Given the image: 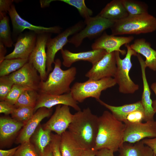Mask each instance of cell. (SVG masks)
Returning a JSON list of instances; mask_svg holds the SVG:
<instances>
[{
	"instance_id": "30bf717a",
	"label": "cell",
	"mask_w": 156,
	"mask_h": 156,
	"mask_svg": "<svg viewBox=\"0 0 156 156\" xmlns=\"http://www.w3.org/2000/svg\"><path fill=\"white\" fill-rule=\"evenodd\" d=\"M51 34L44 33L37 35L35 47L30 54L28 62L31 64L38 72L41 81H45L48 75L46 70L47 59L46 44L51 38Z\"/></svg>"
},
{
	"instance_id": "277c9868",
	"label": "cell",
	"mask_w": 156,
	"mask_h": 156,
	"mask_svg": "<svg viewBox=\"0 0 156 156\" xmlns=\"http://www.w3.org/2000/svg\"><path fill=\"white\" fill-rule=\"evenodd\" d=\"M112 34H139L156 30V18L148 13L127 17L115 22L110 28Z\"/></svg>"
},
{
	"instance_id": "f1b7e54d",
	"label": "cell",
	"mask_w": 156,
	"mask_h": 156,
	"mask_svg": "<svg viewBox=\"0 0 156 156\" xmlns=\"http://www.w3.org/2000/svg\"><path fill=\"white\" fill-rule=\"evenodd\" d=\"M28 62V59H5L0 63V76L9 75L19 70Z\"/></svg>"
},
{
	"instance_id": "4fadbf2b",
	"label": "cell",
	"mask_w": 156,
	"mask_h": 156,
	"mask_svg": "<svg viewBox=\"0 0 156 156\" xmlns=\"http://www.w3.org/2000/svg\"><path fill=\"white\" fill-rule=\"evenodd\" d=\"M74 117L69 106L59 105L56 107L55 112L42 127L44 129L53 131L61 135L66 131Z\"/></svg>"
},
{
	"instance_id": "7dc6e473",
	"label": "cell",
	"mask_w": 156,
	"mask_h": 156,
	"mask_svg": "<svg viewBox=\"0 0 156 156\" xmlns=\"http://www.w3.org/2000/svg\"><path fill=\"white\" fill-rule=\"evenodd\" d=\"M40 156H53L50 144L46 148L44 153L40 155Z\"/></svg>"
},
{
	"instance_id": "c3c4849f",
	"label": "cell",
	"mask_w": 156,
	"mask_h": 156,
	"mask_svg": "<svg viewBox=\"0 0 156 156\" xmlns=\"http://www.w3.org/2000/svg\"><path fill=\"white\" fill-rule=\"evenodd\" d=\"M56 1L55 0H40V1L41 7L44 8L49 6L50 3L53 1Z\"/></svg>"
},
{
	"instance_id": "d6986e66",
	"label": "cell",
	"mask_w": 156,
	"mask_h": 156,
	"mask_svg": "<svg viewBox=\"0 0 156 156\" xmlns=\"http://www.w3.org/2000/svg\"><path fill=\"white\" fill-rule=\"evenodd\" d=\"M52 112V108L42 107L38 109L32 117L24 124L16 138L17 143L21 144L30 141V139L41 121L49 116Z\"/></svg>"
},
{
	"instance_id": "b9f144b4",
	"label": "cell",
	"mask_w": 156,
	"mask_h": 156,
	"mask_svg": "<svg viewBox=\"0 0 156 156\" xmlns=\"http://www.w3.org/2000/svg\"><path fill=\"white\" fill-rule=\"evenodd\" d=\"M19 146L8 150H0V156H13Z\"/></svg>"
},
{
	"instance_id": "f35d334b",
	"label": "cell",
	"mask_w": 156,
	"mask_h": 156,
	"mask_svg": "<svg viewBox=\"0 0 156 156\" xmlns=\"http://www.w3.org/2000/svg\"><path fill=\"white\" fill-rule=\"evenodd\" d=\"M16 107L14 105L5 101L0 102V113L6 115L11 114Z\"/></svg>"
},
{
	"instance_id": "3957f363",
	"label": "cell",
	"mask_w": 156,
	"mask_h": 156,
	"mask_svg": "<svg viewBox=\"0 0 156 156\" xmlns=\"http://www.w3.org/2000/svg\"><path fill=\"white\" fill-rule=\"evenodd\" d=\"M54 64V68L46 80L40 81L38 90L40 93L61 95L70 92V85L75 78L76 68L72 67L62 70L61 61L58 58L55 60Z\"/></svg>"
},
{
	"instance_id": "484cf974",
	"label": "cell",
	"mask_w": 156,
	"mask_h": 156,
	"mask_svg": "<svg viewBox=\"0 0 156 156\" xmlns=\"http://www.w3.org/2000/svg\"><path fill=\"white\" fill-rule=\"evenodd\" d=\"M118 151V156H154L152 150L142 140L134 143L124 142Z\"/></svg>"
},
{
	"instance_id": "836d02e7",
	"label": "cell",
	"mask_w": 156,
	"mask_h": 156,
	"mask_svg": "<svg viewBox=\"0 0 156 156\" xmlns=\"http://www.w3.org/2000/svg\"><path fill=\"white\" fill-rule=\"evenodd\" d=\"M13 156H40L34 145L30 141L19 145Z\"/></svg>"
},
{
	"instance_id": "603a6c76",
	"label": "cell",
	"mask_w": 156,
	"mask_h": 156,
	"mask_svg": "<svg viewBox=\"0 0 156 156\" xmlns=\"http://www.w3.org/2000/svg\"><path fill=\"white\" fill-rule=\"evenodd\" d=\"M98 15L115 22L124 19L129 16L121 0H113L111 1Z\"/></svg>"
},
{
	"instance_id": "44dd1931",
	"label": "cell",
	"mask_w": 156,
	"mask_h": 156,
	"mask_svg": "<svg viewBox=\"0 0 156 156\" xmlns=\"http://www.w3.org/2000/svg\"><path fill=\"white\" fill-rule=\"evenodd\" d=\"M130 46L137 53L141 54L146 58L144 62L146 67L156 71V51L151 47L149 42L144 38H138Z\"/></svg>"
},
{
	"instance_id": "60d3db41",
	"label": "cell",
	"mask_w": 156,
	"mask_h": 156,
	"mask_svg": "<svg viewBox=\"0 0 156 156\" xmlns=\"http://www.w3.org/2000/svg\"><path fill=\"white\" fill-rule=\"evenodd\" d=\"M142 140L144 144L152 150L154 156H156V136L152 138H146Z\"/></svg>"
},
{
	"instance_id": "8992f818",
	"label": "cell",
	"mask_w": 156,
	"mask_h": 156,
	"mask_svg": "<svg viewBox=\"0 0 156 156\" xmlns=\"http://www.w3.org/2000/svg\"><path fill=\"white\" fill-rule=\"evenodd\" d=\"M114 78L109 77L99 80L88 79L84 82H76L71 88L70 92L75 100L82 103L89 97L100 99L102 91L116 84Z\"/></svg>"
},
{
	"instance_id": "f6af8a7d",
	"label": "cell",
	"mask_w": 156,
	"mask_h": 156,
	"mask_svg": "<svg viewBox=\"0 0 156 156\" xmlns=\"http://www.w3.org/2000/svg\"><path fill=\"white\" fill-rule=\"evenodd\" d=\"M97 151L94 148L85 150L81 156H96Z\"/></svg>"
},
{
	"instance_id": "4dcf8cb0",
	"label": "cell",
	"mask_w": 156,
	"mask_h": 156,
	"mask_svg": "<svg viewBox=\"0 0 156 156\" xmlns=\"http://www.w3.org/2000/svg\"><path fill=\"white\" fill-rule=\"evenodd\" d=\"M129 16L148 13V7L145 3L136 0H121Z\"/></svg>"
},
{
	"instance_id": "52a82bcc",
	"label": "cell",
	"mask_w": 156,
	"mask_h": 156,
	"mask_svg": "<svg viewBox=\"0 0 156 156\" xmlns=\"http://www.w3.org/2000/svg\"><path fill=\"white\" fill-rule=\"evenodd\" d=\"M84 22L85 24L84 28L68 39V42L76 47H79L86 38L92 39L101 36L106 29L110 28L115 22L98 14L85 20Z\"/></svg>"
},
{
	"instance_id": "8fae6325",
	"label": "cell",
	"mask_w": 156,
	"mask_h": 156,
	"mask_svg": "<svg viewBox=\"0 0 156 156\" xmlns=\"http://www.w3.org/2000/svg\"><path fill=\"white\" fill-rule=\"evenodd\" d=\"M12 22L13 35L17 37L25 29H28L37 35L44 33L58 34L61 33L62 28L59 26L46 27L34 25L22 18L17 12L13 4L8 12Z\"/></svg>"
},
{
	"instance_id": "5bb4252c",
	"label": "cell",
	"mask_w": 156,
	"mask_h": 156,
	"mask_svg": "<svg viewBox=\"0 0 156 156\" xmlns=\"http://www.w3.org/2000/svg\"><path fill=\"white\" fill-rule=\"evenodd\" d=\"M37 72L33 65L28 62L20 69L8 76L14 84L38 91L41 80Z\"/></svg>"
},
{
	"instance_id": "e0dca14e",
	"label": "cell",
	"mask_w": 156,
	"mask_h": 156,
	"mask_svg": "<svg viewBox=\"0 0 156 156\" xmlns=\"http://www.w3.org/2000/svg\"><path fill=\"white\" fill-rule=\"evenodd\" d=\"M59 105L70 106L77 111L81 110L78 102L73 99L70 92L61 95L40 93L34 108V112L41 107L51 109Z\"/></svg>"
},
{
	"instance_id": "7a4b0ae2",
	"label": "cell",
	"mask_w": 156,
	"mask_h": 156,
	"mask_svg": "<svg viewBox=\"0 0 156 156\" xmlns=\"http://www.w3.org/2000/svg\"><path fill=\"white\" fill-rule=\"evenodd\" d=\"M98 117L89 107L77 111L68 131L85 150L93 148L98 129Z\"/></svg>"
},
{
	"instance_id": "9c48e42d",
	"label": "cell",
	"mask_w": 156,
	"mask_h": 156,
	"mask_svg": "<svg viewBox=\"0 0 156 156\" xmlns=\"http://www.w3.org/2000/svg\"><path fill=\"white\" fill-rule=\"evenodd\" d=\"M124 123L125 125L124 142L134 143L146 138L156 136V120L148 121L144 123H132L127 121Z\"/></svg>"
},
{
	"instance_id": "74e56055",
	"label": "cell",
	"mask_w": 156,
	"mask_h": 156,
	"mask_svg": "<svg viewBox=\"0 0 156 156\" xmlns=\"http://www.w3.org/2000/svg\"><path fill=\"white\" fill-rule=\"evenodd\" d=\"M144 111L136 110L130 113L127 116L125 121L132 123H140L142 122V120H144Z\"/></svg>"
},
{
	"instance_id": "d4e9b609",
	"label": "cell",
	"mask_w": 156,
	"mask_h": 156,
	"mask_svg": "<svg viewBox=\"0 0 156 156\" xmlns=\"http://www.w3.org/2000/svg\"><path fill=\"white\" fill-rule=\"evenodd\" d=\"M24 124L8 117L0 118V143L5 142L14 136L23 127Z\"/></svg>"
},
{
	"instance_id": "7bdbcfd3",
	"label": "cell",
	"mask_w": 156,
	"mask_h": 156,
	"mask_svg": "<svg viewBox=\"0 0 156 156\" xmlns=\"http://www.w3.org/2000/svg\"><path fill=\"white\" fill-rule=\"evenodd\" d=\"M114 152L107 148H102L97 151L96 156H114Z\"/></svg>"
},
{
	"instance_id": "ac0fdd59",
	"label": "cell",
	"mask_w": 156,
	"mask_h": 156,
	"mask_svg": "<svg viewBox=\"0 0 156 156\" xmlns=\"http://www.w3.org/2000/svg\"><path fill=\"white\" fill-rule=\"evenodd\" d=\"M63 58L62 64L66 67H70L74 63L79 61H84L91 63L92 65L101 60L107 53L103 49L74 53L67 49L60 50Z\"/></svg>"
},
{
	"instance_id": "bcb514c9",
	"label": "cell",
	"mask_w": 156,
	"mask_h": 156,
	"mask_svg": "<svg viewBox=\"0 0 156 156\" xmlns=\"http://www.w3.org/2000/svg\"><path fill=\"white\" fill-rule=\"evenodd\" d=\"M151 88L153 90L156 96V82L153 83L151 86ZM152 107L154 112L156 113V99L153 101Z\"/></svg>"
},
{
	"instance_id": "d6a6232c",
	"label": "cell",
	"mask_w": 156,
	"mask_h": 156,
	"mask_svg": "<svg viewBox=\"0 0 156 156\" xmlns=\"http://www.w3.org/2000/svg\"><path fill=\"white\" fill-rule=\"evenodd\" d=\"M75 8L80 15L85 20L91 17L93 14L92 10L88 8L84 0H58Z\"/></svg>"
},
{
	"instance_id": "7c38bea8",
	"label": "cell",
	"mask_w": 156,
	"mask_h": 156,
	"mask_svg": "<svg viewBox=\"0 0 156 156\" xmlns=\"http://www.w3.org/2000/svg\"><path fill=\"white\" fill-rule=\"evenodd\" d=\"M117 69L115 52L107 53L86 74L88 79L94 80L114 77Z\"/></svg>"
},
{
	"instance_id": "ffe728a7",
	"label": "cell",
	"mask_w": 156,
	"mask_h": 156,
	"mask_svg": "<svg viewBox=\"0 0 156 156\" xmlns=\"http://www.w3.org/2000/svg\"><path fill=\"white\" fill-rule=\"evenodd\" d=\"M140 65L143 83V91L141 101L144 109V120L146 122L154 120L155 113L152 107L153 101L151 99V92L146 79V68L144 61L140 54L137 53L136 56Z\"/></svg>"
},
{
	"instance_id": "6da1fadb",
	"label": "cell",
	"mask_w": 156,
	"mask_h": 156,
	"mask_svg": "<svg viewBox=\"0 0 156 156\" xmlns=\"http://www.w3.org/2000/svg\"><path fill=\"white\" fill-rule=\"evenodd\" d=\"M124 123L116 119L111 112L104 111L98 117V129L94 149L107 148L114 152L124 143Z\"/></svg>"
},
{
	"instance_id": "f546056e",
	"label": "cell",
	"mask_w": 156,
	"mask_h": 156,
	"mask_svg": "<svg viewBox=\"0 0 156 156\" xmlns=\"http://www.w3.org/2000/svg\"><path fill=\"white\" fill-rule=\"evenodd\" d=\"M39 94L37 91L28 89L21 94L14 105L16 108L28 107L34 108Z\"/></svg>"
},
{
	"instance_id": "9a60e30c",
	"label": "cell",
	"mask_w": 156,
	"mask_h": 156,
	"mask_svg": "<svg viewBox=\"0 0 156 156\" xmlns=\"http://www.w3.org/2000/svg\"><path fill=\"white\" fill-rule=\"evenodd\" d=\"M134 39V37L132 36H118L108 34L104 31L92 44L91 48L92 50L104 49L108 53L118 51L124 55L126 54V51L125 50L121 49L120 47L124 44H129Z\"/></svg>"
},
{
	"instance_id": "e575fe53",
	"label": "cell",
	"mask_w": 156,
	"mask_h": 156,
	"mask_svg": "<svg viewBox=\"0 0 156 156\" xmlns=\"http://www.w3.org/2000/svg\"><path fill=\"white\" fill-rule=\"evenodd\" d=\"M29 89L21 85L14 84L4 100L14 105L22 93Z\"/></svg>"
},
{
	"instance_id": "ba28073f",
	"label": "cell",
	"mask_w": 156,
	"mask_h": 156,
	"mask_svg": "<svg viewBox=\"0 0 156 156\" xmlns=\"http://www.w3.org/2000/svg\"><path fill=\"white\" fill-rule=\"evenodd\" d=\"M85 26L84 22L80 21L59 33L53 38H50L46 44L47 59L46 67L47 74L53 69L52 64L55 62V55L68 42V37L79 32Z\"/></svg>"
},
{
	"instance_id": "1f68e13d",
	"label": "cell",
	"mask_w": 156,
	"mask_h": 156,
	"mask_svg": "<svg viewBox=\"0 0 156 156\" xmlns=\"http://www.w3.org/2000/svg\"><path fill=\"white\" fill-rule=\"evenodd\" d=\"M34 108L28 107L16 108L11 114L13 118L25 124L33 116Z\"/></svg>"
},
{
	"instance_id": "7402d4cb",
	"label": "cell",
	"mask_w": 156,
	"mask_h": 156,
	"mask_svg": "<svg viewBox=\"0 0 156 156\" xmlns=\"http://www.w3.org/2000/svg\"><path fill=\"white\" fill-rule=\"evenodd\" d=\"M60 148L62 156H81L85 150L68 131L61 135Z\"/></svg>"
},
{
	"instance_id": "8d00e7d4",
	"label": "cell",
	"mask_w": 156,
	"mask_h": 156,
	"mask_svg": "<svg viewBox=\"0 0 156 156\" xmlns=\"http://www.w3.org/2000/svg\"><path fill=\"white\" fill-rule=\"evenodd\" d=\"M60 139L61 135L51 133L50 145L53 156H62L60 148Z\"/></svg>"
},
{
	"instance_id": "83f0119b",
	"label": "cell",
	"mask_w": 156,
	"mask_h": 156,
	"mask_svg": "<svg viewBox=\"0 0 156 156\" xmlns=\"http://www.w3.org/2000/svg\"><path fill=\"white\" fill-rule=\"evenodd\" d=\"M0 42L7 47H11L13 43L9 18L6 14L0 13Z\"/></svg>"
},
{
	"instance_id": "d590c367",
	"label": "cell",
	"mask_w": 156,
	"mask_h": 156,
	"mask_svg": "<svg viewBox=\"0 0 156 156\" xmlns=\"http://www.w3.org/2000/svg\"><path fill=\"white\" fill-rule=\"evenodd\" d=\"M14 83L8 76L0 77V100L3 101L10 91Z\"/></svg>"
},
{
	"instance_id": "5b68a950",
	"label": "cell",
	"mask_w": 156,
	"mask_h": 156,
	"mask_svg": "<svg viewBox=\"0 0 156 156\" xmlns=\"http://www.w3.org/2000/svg\"><path fill=\"white\" fill-rule=\"evenodd\" d=\"M129 44L125 45L127 52L125 57L121 59L120 53L115 51L117 69L114 79L118 86L119 92L124 94H132L139 89V86L131 79L129 72L132 66L131 59L137 53L131 49Z\"/></svg>"
},
{
	"instance_id": "ab89813d",
	"label": "cell",
	"mask_w": 156,
	"mask_h": 156,
	"mask_svg": "<svg viewBox=\"0 0 156 156\" xmlns=\"http://www.w3.org/2000/svg\"><path fill=\"white\" fill-rule=\"evenodd\" d=\"M12 0H0V13H8L14 1Z\"/></svg>"
},
{
	"instance_id": "2e32d148",
	"label": "cell",
	"mask_w": 156,
	"mask_h": 156,
	"mask_svg": "<svg viewBox=\"0 0 156 156\" xmlns=\"http://www.w3.org/2000/svg\"><path fill=\"white\" fill-rule=\"evenodd\" d=\"M37 35L33 31L20 34L16 39L13 51L6 55L5 59H28L35 47Z\"/></svg>"
},
{
	"instance_id": "cb8c5ba5",
	"label": "cell",
	"mask_w": 156,
	"mask_h": 156,
	"mask_svg": "<svg viewBox=\"0 0 156 156\" xmlns=\"http://www.w3.org/2000/svg\"><path fill=\"white\" fill-rule=\"evenodd\" d=\"M97 101L101 105L109 110L116 119L123 122L126 121L127 116L131 113L136 110L144 111L141 101L119 106L109 105L100 99Z\"/></svg>"
},
{
	"instance_id": "ee69618b",
	"label": "cell",
	"mask_w": 156,
	"mask_h": 156,
	"mask_svg": "<svg viewBox=\"0 0 156 156\" xmlns=\"http://www.w3.org/2000/svg\"><path fill=\"white\" fill-rule=\"evenodd\" d=\"M6 47L3 43L0 42V63L5 60L6 53Z\"/></svg>"
},
{
	"instance_id": "4316f807",
	"label": "cell",
	"mask_w": 156,
	"mask_h": 156,
	"mask_svg": "<svg viewBox=\"0 0 156 156\" xmlns=\"http://www.w3.org/2000/svg\"><path fill=\"white\" fill-rule=\"evenodd\" d=\"M51 131L44 129L40 125L32 135L34 144L40 155L42 154L51 140Z\"/></svg>"
}]
</instances>
